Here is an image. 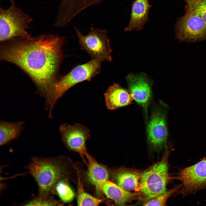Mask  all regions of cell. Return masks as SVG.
Instances as JSON below:
<instances>
[{
  "label": "cell",
  "mask_w": 206,
  "mask_h": 206,
  "mask_svg": "<svg viewBox=\"0 0 206 206\" xmlns=\"http://www.w3.org/2000/svg\"><path fill=\"white\" fill-rule=\"evenodd\" d=\"M106 105L109 110H115L131 104L134 99L126 89L117 83L109 87L104 93Z\"/></svg>",
  "instance_id": "12"
},
{
  "label": "cell",
  "mask_w": 206,
  "mask_h": 206,
  "mask_svg": "<svg viewBox=\"0 0 206 206\" xmlns=\"http://www.w3.org/2000/svg\"><path fill=\"white\" fill-rule=\"evenodd\" d=\"M141 174L128 169H122L115 174L114 177L117 184L124 189L128 191L140 190Z\"/></svg>",
  "instance_id": "17"
},
{
  "label": "cell",
  "mask_w": 206,
  "mask_h": 206,
  "mask_svg": "<svg viewBox=\"0 0 206 206\" xmlns=\"http://www.w3.org/2000/svg\"><path fill=\"white\" fill-rule=\"evenodd\" d=\"M75 29L82 49L92 59H98L102 61H112V50L106 30L92 28L89 33L84 36L77 28Z\"/></svg>",
  "instance_id": "6"
},
{
  "label": "cell",
  "mask_w": 206,
  "mask_h": 206,
  "mask_svg": "<svg viewBox=\"0 0 206 206\" xmlns=\"http://www.w3.org/2000/svg\"><path fill=\"white\" fill-rule=\"evenodd\" d=\"M58 160L53 157H33L25 166L37 183L39 196L48 197L54 195L55 185L65 174L64 168Z\"/></svg>",
  "instance_id": "3"
},
{
  "label": "cell",
  "mask_w": 206,
  "mask_h": 206,
  "mask_svg": "<svg viewBox=\"0 0 206 206\" xmlns=\"http://www.w3.org/2000/svg\"><path fill=\"white\" fill-rule=\"evenodd\" d=\"M187 1L188 5H195L203 0H186Z\"/></svg>",
  "instance_id": "23"
},
{
  "label": "cell",
  "mask_w": 206,
  "mask_h": 206,
  "mask_svg": "<svg viewBox=\"0 0 206 206\" xmlns=\"http://www.w3.org/2000/svg\"><path fill=\"white\" fill-rule=\"evenodd\" d=\"M176 179L181 181V193L186 195L206 187V159L180 170Z\"/></svg>",
  "instance_id": "8"
},
{
  "label": "cell",
  "mask_w": 206,
  "mask_h": 206,
  "mask_svg": "<svg viewBox=\"0 0 206 206\" xmlns=\"http://www.w3.org/2000/svg\"><path fill=\"white\" fill-rule=\"evenodd\" d=\"M59 131L62 141L67 147L82 157H86L88 153L86 142L90 135L88 128L80 124L64 123L60 126Z\"/></svg>",
  "instance_id": "9"
},
{
  "label": "cell",
  "mask_w": 206,
  "mask_h": 206,
  "mask_svg": "<svg viewBox=\"0 0 206 206\" xmlns=\"http://www.w3.org/2000/svg\"><path fill=\"white\" fill-rule=\"evenodd\" d=\"M181 185L169 191H166L164 193L156 198L151 199L145 203L144 206H164L168 199L180 187Z\"/></svg>",
  "instance_id": "21"
},
{
  "label": "cell",
  "mask_w": 206,
  "mask_h": 206,
  "mask_svg": "<svg viewBox=\"0 0 206 206\" xmlns=\"http://www.w3.org/2000/svg\"><path fill=\"white\" fill-rule=\"evenodd\" d=\"M23 120L12 122L3 120L0 122V145L9 143L17 138L24 127Z\"/></svg>",
  "instance_id": "16"
},
{
  "label": "cell",
  "mask_w": 206,
  "mask_h": 206,
  "mask_svg": "<svg viewBox=\"0 0 206 206\" xmlns=\"http://www.w3.org/2000/svg\"><path fill=\"white\" fill-rule=\"evenodd\" d=\"M170 152L169 147L161 160L141 174L140 190L148 198H156L166 191L169 179L168 158Z\"/></svg>",
  "instance_id": "4"
},
{
  "label": "cell",
  "mask_w": 206,
  "mask_h": 206,
  "mask_svg": "<svg viewBox=\"0 0 206 206\" xmlns=\"http://www.w3.org/2000/svg\"><path fill=\"white\" fill-rule=\"evenodd\" d=\"M11 5L6 9H0V41L3 42L17 37L31 39L26 31L32 19L24 13L11 0Z\"/></svg>",
  "instance_id": "5"
},
{
  "label": "cell",
  "mask_w": 206,
  "mask_h": 206,
  "mask_svg": "<svg viewBox=\"0 0 206 206\" xmlns=\"http://www.w3.org/2000/svg\"><path fill=\"white\" fill-rule=\"evenodd\" d=\"M130 94L133 99L146 109L151 97L150 85L144 74L129 75L126 78Z\"/></svg>",
  "instance_id": "11"
},
{
  "label": "cell",
  "mask_w": 206,
  "mask_h": 206,
  "mask_svg": "<svg viewBox=\"0 0 206 206\" xmlns=\"http://www.w3.org/2000/svg\"><path fill=\"white\" fill-rule=\"evenodd\" d=\"M102 61L92 59L89 62L74 67L67 74L58 79L48 90L45 98V108L49 110L48 117H53V109L58 100L70 88L77 84L90 81L98 74L101 68Z\"/></svg>",
  "instance_id": "2"
},
{
  "label": "cell",
  "mask_w": 206,
  "mask_h": 206,
  "mask_svg": "<svg viewBox=\"0 0 206 206\" xmlns=\"http://www.w3.org/2000/svg\"><path fill=\"white\" fill-rule=\"evenodd\" d=\"M57 194L62 201H71L74 197V194L67 180L62 179L56 184L54 188V194Z\"/></svg>",
  "instance_id": "18"
},
{
  "label": "cell",
  "mask_w": 206,
  "mask_h": 206,
  "mask_svg": "<svg viewBox=\"0 0 206 206\" xmlns=\"http://www.w3.org/2000/svg\"><path fill=\"white\" fill-rule=\"evenodd\" d=\"M151 5L148 0H135L131 8L130 20L124 30L130 31L141 29L148 20Z\"/></svg>",
  "instance_id": "13"
},
{
  "label": "cell",
  "mask_w": 206,
  "mask_h": 206,
  "mask_svg": "<svg viewBox=\"0 0 206 206\" xmlns=\"http://www.w3.org/2000/svg\"><path fill=\"white\" fill-rule=\"evenodd\" d=\"M78 185L77 203L78 206H98L104 200L95 197L86 192L79 179Z\"/></svg>",
  "instance_id": "19"
},
{
  "label": "cell",
  "mask_w": 206,
  "mask_h": 206,
  "mask_svg": "<svg viewBox=\"0 0 206 206\" xmlns=\"http://www.w3.org/2000/svg\"><path fill=\"white\" fill-rule=\"evenodd\" d=\"M64 42L63 38L52 34L31 39L19 38L2 45L0 59L15 64L27 73L35 84L37 93L45 98L58 79L64 57Z\"/></svg>",
  "instance_id": "1"
},
{
  "label": "cell",
  "mask_w": 206,
  "mask_h": 206,
  "mask_svg": "<svg viewBox=\"0 0 206 206\" xmlns=\"http://www.w3.org/2000/svg\"><path fill=\"white\" fill-rule=\"evenodd\" d=\"M176 35L182 41L193 42L206 39V25L191 6L188 5L185 14L177 22Z\"/></svg>",
  "instance_id": "7"
},
{
  "label": "cell",
  "mask_w": 206,
  "mask_h": 206,
  "mask_svg": "<svg viewBox=\"0 0 206 206\" xmlns=\"http://www.w3.org/2000/svg\"><path fill=\"white\" fill-rule=\"evenodd\" d=\"M168 133L165 114L157 110L152 115L148 126V142L154 148H160L166 145Z\"/></svg>",
  "instance_id": "10"
},
{
  "label": "cell",
  "mask_w": 206,
  "mask_h": 206,
  "mask_svg": "<svg viewBox=\"0 0 206 206\" xmlns=\"http://www.w3.org/2000/svg\"><path fill=\"white\" fill-rule=\"evenodd\" d=\"M62 205L60 201L55 200L53 195L48 197L38 196L23 203L26 206H57Z\"/></svg>",
  "instance_id": "20"
},
{
  "label": "cell",
  "mask_w": 206,
  "mask_h": 206,
  "mask_svg": "<svg viewBox=\"0 0 206 206\" xmlns=\"http://www.w3.org/2000/svg\"><path fill=\"white\" fill-rule=\"evenodd\" d=\"M88 161L87 177L88 180L95 187L98 191H101V188L108 180L109 173L107 169L98 163L90 155L86 156Z\"/></svg>",
  "instance_id": "14"
},
{
  "label": "cell",
  "mask_w": 206,
  "mask_h": 206,
  "mask_svg": "<svg viewBox=\"0 0 206 206\" xmlns=\"http://www.w3.org/2000/svg\"><path fill=\"white\" fill-rule=\"evenodd\" d=\"M101 191L116 204L123 206L137 197L139 195L131 193L122 189L117 184L107 181L102 185Z\"/></svg>",
  "instance_id": "15"
},
{
  "label": "cell",
  "mask_w": 206,
  "mask_h": 206,
  "mask_svg": "<svg viewBox=\"0 0 206 206\" xmlns=\"http://www.w3.org/2000/svg\"><path fill=\"white\" fill-rule=\"evenodd\" d=\"M189 5L192 7L200 15L206 25V0H203L194 5Z\"/></svg>",
  "instance_id": "22"
}]
</instances>
